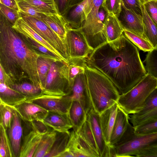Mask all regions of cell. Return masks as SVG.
I'll use <instances>...</instances> for the list:
<instances>
[{"label":"cell","instance_id":"cell-1","mask_svg":"<svg viewBox=\"0 0 157 157\" xmlns=\"http://www.w3.org/2000/svg\"><path fill=\"white\" fill-rule=\"evenodd\" d=\"M85 62L107 76L120 94L128 92L147 74L138 48L123 33L94 49Z\"/></svg>","mask_w":157,"mask_h":157},{"label":"cell","instance_id":"cell-2","mask_svg":"<svg viewBox=\"0 0 157 157\" xmlns=\"http://www.w3.org/2000/svg\"><path fill=\"white\" fill-rule=\"evenodd\" d=\"M12 25L0 14V63L14 83L26 79L42 88L36 65L39 55Z\"/></svg>","mask_w":157,"mask_h":157},{"label":"cell","instance_id":"cell-3","mask_svg":"<svg viewBox=\"0 0 157 157\" xmlns=\"http://www.w3.org/2000/svg\"><path fill=\"white\" fill-rule=\"evenodd\" d=\"M84 73L93 109L100 114L117 102L120 95L112 81L96 69L85 62Z\"/></svg>","mask_w":157,"mask_h":157},{"label":"cell","instance_id":"cell-4","mask_svg":"<svg viewBox=\"0 0 157 157\" xmlns=\"http://www.w3.org/2000/svg\"><path fill=\"white\" fill-rule=\"evenodd\" d=\"M157 88V78L147 74L126 93L120 94L117 103L128 114L139 111L149 95Z\"/></svg>","mask_w":157,"mask_h":157},{"label":"cell","instance_id":"cell-5","mask_svg":"<svg viewBox=\"0 0 157 157\" xmlns=\"http://www.w3.org/2000/svg\"><path fill=\"white\" fill-rule=\"evenodd\" d=\"M104 0H90L86 19L81 27L90 46L95 48L107 41L104 25L98 18L99 8Z\"/></svg>","mask_w":157,"mask_h":157},{"label":"cell","instance_id":"cell-6","mask_svg":"<svg viewBox=\"0 0 157 157\" xmlns=\"http://www.w3.org/2000/svg\"><path fill=\"white\" fill-rule=\"evenodd\" d=\"M68 63L57 60L52 64L43 91L44 94L57 96L67 95L70 91Z\"/></svg>","mask_w":157,"mask_h":157},{"label":"cell","instance_id":"cell-7","mask_svg":"<svg viewBox=\"0 0 157 157\" xmlns=\"http://www.w3.org/2000/svg\"><path fill=\"white\" fill-rule=\"evenodd\" d=\"M19 11L21 17L27 24L50 44L68 63L69 56L65 42L43 21Z\"/></svg>","mask_w":157,"mask_h":157},{"label":"cell","instance_id":"cell-8","mask_svg":"<svg viewBox=\"0 0 157 157\" xmlns=\"http://www.w3.org/2000/svg\"><path fill=\"white\" fill-rule=\"evenodd\" d=\"M65 42L69 54V60L86 58L93 50L88 44L81 27L72 28L68 26Z\"/></svg>","mask_w":157,"mask_h":157},{"label":"cell","instance_id":"cell-9","mask_svg":"<svg viewBox=\"0 0 157 157\" xmlns=\"http://www.w3.org/2000/svg\"><path fill=\"white\" fill-rule=\"evenodd\" d=\"M157 143V132L147 135L135 133L124 143L111 148V157H132L144 147Z\"/></svg>","mask_w":157,"mask_h":157},{"label":"cell","instance_id":"cell-10","mask_svg":"<svg viewBox=\"0 0 157 157\" xmlns=\"http://www.w3.org/2000/svg\"><path fill=\"white\" fill-rule=\"evenodd\" d=\"M30 126V122L23 120L14 108L10 127L6 130L11 148L12 157H20L24 136Z\"/></svg>","mask_w":157,"mask_h":157},{"label":"cell","instance_id":"cell-11","mask_svg":"<svg viewBox=\"0 0 157 157\" xmlns=\"http://www.w3.org/2000/svg\"><path fill=\"white\" fill-rule=\"evenodd\" d=\"M63 96L71 101L78 102L86 114L93 108L84 73L76 76L70 91L68 94Z\"/></svg>","mask_w":157,"mask_h":157},{"label":"cell","instance_id":"cell-12","mask_svg":"<svg viewBox=\"0 0 157 157\" xmlns=\"http://www.w3.org/2000/svg\"><path fill=\"white\" fill-rule=\"evenodd\" d=\"M48 111H53L68 114L71 103V100L63 96L44 94L29 100Z\"/></svg>","mask_w":157,"mask_h":157},{"label":"cell","instance_id":"cell-13","mask_svg":"<svg viewBox=\"0 0 157 157\" xmlns=\"http://www.w3.org/2000/svg\"><path fill=\"white\" fill-rule=\"evenodd\" d=\"M117 17L123 29L134 33L147 40L144 34L142 15L126 8L122 0L121 11Z\"/></svg>","mask_w":157,"mask_h":157},{"label":"cell","instance_id":"cell-14","mask_svg":"<svg viewBox=\"0 0 157 157\" xmlns=\"http://www.w3.org/2000/svg\"><path fill=\"white\" fill-rule=\"evenodd\" d=\"M99 115L98 113L92 108L86 114V119L90 123L100 157H111L110 148L104 139L101 126Z\"/></svg>","mask_w":157,"mask_h":157},{"label":"cell","instance_id":"cell-15","mask_svg":"<svg viewBox=\"0 0 157 157\" xmlns=\"http://www.w3.org/2000/svg\"><path fill=\"white\" fill-rule=\"evenodd\" d=\"M24 121L31 122L37 120L43 121L48 111L29 101L24 100L13 107Z\"/></svg>","mask_w":157,"mask_h":157},{"label":"cell","instance_id":"cell-16","mask_svg":"<svg viewBox=\"0 0 157 157\" xmlns=\"http://www.w3.org/2000/svg\"><path fill=\"white\" fill-rule=\"evenodd\" d=\"M74 157H98L91 147L75 132H70L67 147Z\"/></svg>","mask_w":157,"mask_h":157},{"label":"cell","instance_id":"cell-17","mask_svg":"<svg viewBox=\"0 0 157 157\" xmlns=\"http://www.w3.org/2000/svg\"><path fill=\"white\" fill-rule=\"evenodd\" d=\"M129 116L119 105L111 133L109 146H114L124 134L129 123Z\"/></svg>","mask_w":157,"mask_h":157},{"label":"cell","instance_id":"cell-18","mask_svg":"<svg viewBox=\"0 0 157 157\" xmlns=\"http://www.w3.org/2000/svg\"><path fill=\"white\" fill-rule=\"evenodd\" d=\"M12 27L16 31L22 35L33 39L41 44L59 56L63 61L66 63L59 53L50 44L31 28L22 17H20L12 25Z\"/></svg>","mask_w":157,"mask_h":157},{"label":"cell","instance_id":"cell-19","mask_svg":"<svg viewBox=\"0 0 157 157\" xmlns=\"http://www.w3.org/2000/svg\"><path fill=\"white\" fill-rule=\"evenodd\" d=\"M43 121L57 132H68L72 125L68 114L48 111Z\"/></svg>","mask_w":157,"mask_h":157},{"label":"cell","instance_id":"cell-20","mask_svg":"<svg viewBox=\"0 0 157 157\" xmlns=\"http://www.w3.org/2000/svg\"><path fill=\"white\" fill-rule=\"evenodd\" d=\"M118 107V105L116 102L100 114L101 128L105 141L108 145Z\"/></svg>","mask_w":157,"mask_h":157},{"label":"cell","instance_id":"cell-21","mask_svg":"<svg viewBox=\"0 0 157 157\" xmlns=\"http://www.w3.org/2000/svg\"><path fill=\"white\" fill-rule=\"evenodd\" d=\"M43 136L37 133L33 127L28 130L23 139L20 157H33Z\"/></svg>","mask_w":157,"mask_h":157},{"label":"cell","instance_id":"cell-22","mask_svg":"<svg viewBox=\"0 0 157 157\" xmlns=\"http://www.w3.org/2000/svg\"><path fill=\"white\" fill-rule=\"evenodd\" d=\"M42 21L48 26L65 43V38L69 25L64 17L59 14L49 16L44 14Z\"/></svg>","mask_w":157,"mask_h":157},{"label":"cell","instance_id":"cell-23","mask_svg":"<svg viewBox=\"0 0 157 157\" xmlns=\"http://www.w3.org/2000/svg\"><path fill=\"white\" fill-rule=\"evenodd\" d=\"M104 25L107 42L117 39L123 33V29L117 17L112 13H108Z\"/></svg>","mask_w":157,"mask_h":157},{"label":"cell","instance_id":"cell-24","mask_svg":"<svg viewBox=\"0 0 157 157\" xmlns=\"http://www.w3.org/2000/svg\"><path fill=\"white\" fill-rule=\"evenodd\" d=\"M10 88L24 96L25 100L33 99L44 94L41 87L29 81L14 83Z\"/></svg>","mask_w":157,"mask_h":157},{"label":"cell","instance_id":"cell-25","mask_svg":"<svg viewBox=\"0 0 157 157\" xmlns=\"http://www.w3.org/2000/svg\"><path fill=\"white\" fill-rule=\"evenodd\" d=\"M68 115L75 132L81 128L86 119V114L81 104L73 100L68 112Z\"/></svg>","mask_w":157,"mask_h":157},{"label":"cell","instance_id":"cell-26","mask_svg":"<svg viewBox=\"0 0 157 157\" xmlns=\"http://www.w3.org/2000/svg\"><path fill=\"white\" fill-rule=\"evenodd\" d=\"M142 16L144 35L154 48H157V25L148 15L143 5H141Z\"/></svg>","mask_w":157,"mask_h":157},{"label":"cell","instance_id":"cell-27","mask_svg":"<svg viewBox=\"0 0 157 157\" xmlns=\"http://www.w3.org/2000/svg\"><path fill=\"white\" fill-rule=\"evenodd\" d=\"M0 99L2 103L12 107L25 100L21 94L1 82Z\"/></svg>","mask_w":157,"mask_h":157},{"label":"cell","instance_id":"cell-28","mask_svg":"<svg viewBox=\"0 0 157 157\" xmlns=\"http://www.w3.org/2000/svg\"><path fill=\"white\" fill-rule=\"evenodd\" d=\"M57 60L59 59L52 57L42 55H39L37 58L36 68L43 90L51 66L53 63Z\"/></svg>","mask_w":157,"mask_h":157},{"label":"cell","instance_id":"cell-29","mask_svg":"<svg viewBox=\"0 0 157 157\" xmlns=\"http://www.w3.org/2000/svg\"><path fill=\"white\" fill-rule=\"evenodd\" d=\"M40 13L46 15L59 14L55 0H23Z\"/></svg>","mask_w":157,"mask_h":157},{"label":"cell","instance_id":"cell-30","mask_svg":"<svg viewBox=\"0 0 157 157\" xmlns=\"http://www.w3.org/2000/svg\"><path fill=\"white\" fill-rule=\"evenodd\" d=\"M70 136L69 132H57L56 139L50 151L44 157H58L66 149Z\"/></svg>","mask_w":157,"mask_h":157},{"label":"cell","instance_id":"cell-31","mask_svg":"<svg viewBox=\"0 0 157 157\" xmlns=\"http://www.w3.org/2000/svg\"><path fill=\"white\" fill-rule=\"evenodd\" d=\"M56 132L54 130L42 136L33 157H44L49 152L55 140Z\"/></svg>","mask_w":157,"mask_h":157},{"label":"cell","instance_id":"cell-32","mask_svg":"<svg viewBox=\"0 0 157 157\" xmlns=\"http://www.w3.org/2000/svg\"><path fill=\"white\" fill-rule=\"evenodd\" d=\"M75 132L91 147L98 157H100L90 123L87 119L81 128Z\"/></svg>","mask_w":157,"mask_h":157},{"label":"cell","instance_id":"cell-33","mask_svg":"<svg viewBox=\"0 0 157 157\" xmlns=\"http://www.w3.org/2000/svg\"><path fill=\"white\" fill-rule=\"evenodd\" d=\"M123 34L135 46L144 52L151 51L154 48L147 40L136 33L123 29Z\"/></svg>","mask_w":157,"mask_h":157},{"label":"cell","instance_id":"cell-34","mask_svg":"<svg viewBox=\"0 0 157 157\" xmlns=\"http://www.w3.org/2000/svg\"><path fill=\"white\" fill-rule=\"evenodd\" d=\"M85 59H77L69 60V81L71 89L76 76L80 74L84 73Z\"/></svg>","mask_w":157,"mask_h":157},{"label":"cell","instance_id":"cell-35","mask_svg":"<svg viewBox=\"0 0 157 157\" xmlns=\"http://www.w3.org/2000/svg\"><path fill=\"white\" fill-rule=\"evenodd\" d=\"M144 61L147 73L157 78V48L148 51Z\"/></svg>","mask_w":157,"mask_h":157},{"label":"cell","instance_id":"cell-36","mask_svg":"<svg viewBox=\"0 0 157 157\" xmlns=\"http://www.w3.org/2000/svg\"><path fill=\"white\" fill-rule=\"evenodd\" d=\"M14 108L5 104H0V124L6 130L11 126L13 117Z\"/></svg>","mask_w":157,"mask_h":157},{"label":"cell","instance_id":"cell-37","mask_svg":"<svg viewBox=\"0 0 157 157\" xmlns=\"http://www.w3.org/2000/svg\"><path fill=\"white\" fill-rule=\"evenodd\" d=\"M0 157H12L10 141L5 129L0 124Z\"/></svg>","mask_w":157,"mask_h":157},{"label":"cell","instance_id":"cell-38","mask_svg":"<svg viewBox=\"0 0 157 157\" xmlns=\"http://www.w3.org/2000/svg\"><path fill=\"white\" fill-rule=\"evenodd\" d=\"M135 134L147 135L157 132V118L142 123L134 128Z\"/></svg>","mask_w":157,"mask_h":157},{"label":"cell","instance_id":"cell-39","mask_svg":"<svg viewBox=\"0 0 157 157\" xmlns=\"http://www.w3.org/2000/svg\"><path fill=\"white\" fill-rule=\"evenodd\" d=\"M156 118H157V108L141 115L132 114L129 116V120L134 128L142 123Z\"/></svg>","mask_w":157,"mask_h":157},{"label":"cell","instance_id":"cell-40","mask_svg":"<svg viewBox=\"0 0 157 157\" xmlns=\"http://www.w3.org/2000/svg\"><path fill=\"white\" fill-rule=\"evenodd\" d=\"M157 108V88L155 89L147 98L144 106L138 112L133 113L137 115L147 113Z\"/></svg>","mask_w":157,"mask_h":157},{"label":"cell","instance_id":"cell-41","mask_svg":"<svg viewBox=\"0 0 157 157\" xmlns=\"http://www.w3.org/2000/svg\"><path fill=\"white\" fill-rule=\"evenodd\" d=\"M23 36L25 39L28 43L39 55H45L57 58L60 60L63 61L59 56L45 47L41 44L33 39L24 35Z\"/></svg>","mask_w":157,"mask_h":157},{"label":"cell","instance_id":"cell-42","mask_svg":"<svg viewBox=\"0 0 157 157\" xmlns=\"http://www.w3.org/2000/svg\"><path fill=\"white\" fill-rule=\"evenodd\" d=\"M0 14L6 17L13 25L21 17L19 11L0 3Z\"/></svg>","mask_w":157,"mask_h":157},{"label":"cell","instance_id":"cell-43","mask_svg":"<svg viewBox=\"0 0 157 157\" xmlns=\"http://www.w3.org/2000/svg\"><path fill=\"white\" fill-rule=\"evenodd\" d=\"M19 11L33 17L42 21L43 14L37 11L33 7L23 0H17L16 2Z\"/></svg>","mask_w":157,"mask_h":157},{"label":"cell","instance_id":"cell-44","mask_svg":"<svg viewBox=\"0 0 157 157\" xmlns=\"http://www.w3.org/2000/svg\"><path fill=\"white\" fill-rule=\"evenodd\" d=\"M121 0H104L102 6L108 13H111L117 17L121 10Z\"/></svg>","mask_w":157,"mask_h":157},{"label":"cell","instance_id":"cell-45","mask_svg":"<svg viewBox=\"0 0 157 157\" xmlns=\"http://www.w3.org/2000/svg\"><path fill=\"white\" fill-rule=\"evenodd\" d=\"M138 157H157V143L148 145L141 149L135 155Z\"/></svg>","mask_w":157,"mask_h":157},{"label":"cell","instance_id":"cell-46","mask_svg":"<svg viewBox=\"0 0 157 157\" xmlns=\"http://www.w3.org/2000/svg\"><path fill=\"white\" fill-rule=\"evenodd\" d=\"M34 130L38 134L43 135L50 132L54 129L43 121L35 120L30 122Z\"/></svg>","mask_w":157,"mask_h":157},{"label":"cell","instance_id":"cell-47","mask_svg":"<svg viewBox=\"0 0 157 157\" xmlns=\"http://www.w3.org/2000/svg\"><path fill=\"white\" fill-rule=\"evenodd\" d=\"M143 5L148 15L157 25V0L148 1Z\"/></svg>","mask_w":157,"mask_h":157},{"label":"cell","instance_id":"cell-48","mask_svg":"<svg viewBox=\"0 0 157 157\" xmlns=\"http://www.w3.org/2000/svg\"><path fill=\"white\" fill-rule=\"evenodd\" d=\"M127 9L134 11L137 14L142 15L141 5L139 0H121Z\"/></svg>","mask_w":157,"mask_h":157},{"label":"cell","instance_id":"cell-49","mask_svg":"<svg viewBox=\"0 0 157 157\" xmlns=\"http://www.w3.org/2000/svg\"><path fill=\"white\" fill-rule=\"evenodd\" d=\"M70 0H57L56 4L59 14L65 17L69 12Z\"/></svg>","mask_w":157,"mask_h":157},{"label":"cell","instance_id":"cell-50","mask_svg":"<svg viewBox=\"0 0 157 157\" xmlns=\"http://www.w3.org/2000/svg\"><path fill=\"white\" fill-rule=\"evenodd\" d=\"M0 82L4 84L10 88L14 83L6 74L0 63Z\"/></svg>","mask_w":157,"mask_h":157},{"label":"cell","instance_id":"cell-51","mask_svg":"<svg viewBox=\"0 0 157 157\" xmlns=\"http://www.w3.org/2000/svg\"><path fill=\"white\" fill-rule=\"evenodd\" d=\"M107 13L108 12L102 5L99 8L98 15L99 19L103 25Z\"/></svg>","mask_w":157,"mask_h":157},{"label":"cell","instance_id":"cell-52","mask_svg":"<svg viewBox=\"0 0 157 157\" xmlns=\"http://www.w3.org/2000/svg\"><path fill=\"white\" fill-rule=\"evenodd\" d=\"M0 3L19 11V8L15 0H0Z\"/></svg>","mask_w":157,"mask_h":157},{"label":"cell","instance_id":"cell-53","mask_svg":"<svg viewBox=\"0 0 157 157\" xmlns=\"http://www.w3.org/2000/svg\"><path fill=\"white\" fill-rule=\"evenodd\" d=\"M74 157V156L71 152L68 149H66L63 151L61 153L58 157Z\"/></svg>","mask_w":157,"mask_h":157},{"label":"cell","instance_id":"cell-54","mask_svg":"<svg viewBox=\"0 0 157 157\" xmlns=\"http://www.w3.org/2000/svg\"><path fill=\"white\" fill-rule=\"evenodd\" d=\"M140 3L142 5H143L145 3L150 1H151L155 0H139Z\"/></svg>","mask_w":157,"mask_h":157},{"label":"cell","instance_id":"cell-55","mask_svg":"<svg viewBox=\"0 0 157 157\" xmlns=\"http://www.w3.org/2000/svg\"><path fill=\"white\" fill-rule=\"evenodd\" d=\"M16 2L17 0H15Z\"/></svg>","mask_w":157,"mask_h":157}]
</instances>
